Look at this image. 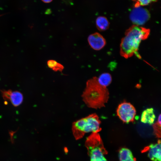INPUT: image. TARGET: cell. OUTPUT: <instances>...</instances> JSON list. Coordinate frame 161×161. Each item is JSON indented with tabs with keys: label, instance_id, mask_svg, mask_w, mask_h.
Returning a JSON list of instances; mask_svg holds the SVG:
<instances>
[{
	"label": "cell",
	"instance_id": "cell-12",
	"mask_svg": "<svg viewBox=\"0 0 161 161\" xmlns=\"http://www.w3.org/2000/svg\"><path fill=\"white\" fill-rule=\"evenodd\" d=\"M96 24L98 30L100 31H103L108 29L109 23L105 17L99 16L96 20Z\"/></svg>",
	"mask_w": 161,
	"mask_h": 161
},
{
	"label": "cell",
	"instance_id": "cell-5",
	"mask_svg": "<svg viewBox=\"0 0 161 161\" xmlns=\"http://www.w3.org/2000/svg\"><path fill=\"white\" fill-rule=\"evenodd\" d=\"M117 116L123 123H133L136 114L134 107L130 103L123 101L120 103L117 108Z\"/></svg>",
	"mask_w": 161,
	"mask_h": 161
},
{
	"label": "cell",
	"instance_id": "cell-16",
	"mask_svg": "<svg viewBox=\"0 0 161 161\" xmlns=\"http://www.w3.org/2000/svg\"><path fill=\"white\" fill-rule=\"evenodd\" d=\"M135 2V7L144 6L148 5L152 2H155L157 0H132Z\"/></svg>",
	"mask_w": 161,
	"mask_h": 161
},
{
	"label": "cell",
	"instance_id": "cell-8",
	"mask_svg": "<svg viewBox=\"0 0 161 161\" xmlns=\"http://www.w3.org/2000/svg\"><path fill=\"white\" fill-rule=\"evenodd\" d=\"M146 149L148 156L153 161H161V141L159 140L157 143L150 145Z\"/></svg>",
	"mask_w": 161,
	"mask_h": 161
},
{
	"label": "cell",
	"instance_id": "cell-17",
	"mask_svg": "<svg viewBox=\"0 0 161 161\" xmlns=\"http://www.w3.org/2000/svg\"><path fill=\"white\" fill-rule=\"evenodd\" d=\"M42 1L45 3H49L51 2L52 0H41Z\"/></svg>",
	"mask_w": 161,
	"mask_h": 161
},
{
	"label": "cell",
	"instance_id": "cell-9",
	"mask_svg": "<svg viewBox=\"0 0 161 161\" xmlns=\"http://www.w3.org/2000/svg\"><path fill=\"white\" fill-rule=\"evenodd\" d=\"M155 118L153 109L148 108L143 111L141 117V121L144 123L152 125Z\"/></svg>",
	"mask_w": 161,
	"mask_h": 161
},
{
	"label": "cell",
	"instance_id": "cell-7",
	"mask_svg": "<svg viewBox=\"0 0 161 161\" xmlns=\"http://www.w3.org/2000/svg\"><path fill=\"white\" fill-rule=\"evenodd\" d=\"M88 41L90 47L96 50L102 49L106 44L104 38L98 32H95L90 35L88 37Z\"/></svg>",
	"mask_w": 161,
	"mask_h": 161
},
{
	"label": "cell",
	"instance_id": "cell-6",
	"mask_svg": "<svg viewBox=\"0 0 161 161\" xmlns=\"http://www.w3.org/2000/svg\"><path fill=\"white\" fill-rule=\"evenodd\" d=\"M150 17L148 10L140 6L135 7L130 16V20L134 25L138 26L144 24Z\"/></svg>",
	"mask_w": 161,
	"mask_h": 161
},
{
	"label": "cell",
	"instance_id": "cell-15",
	"mask_svg": "<svg viewBox=\"0 0 161 161\" xmlns=\"http://www.w3.org/2000/svg\"><path fill=\"white\" fill-rule=\"evenodd\" d=\"M154 133L158 137H161V114L158 120L152 125Z\"/></svg>",
	"mask_w": 161,
	"mask_h": 161
},
{
	"label": "cell",
	"instance_id": "cell-11",
	"mask_svg": "<svg viewBox=\"0 0 161 161\" xmlns=\"http://www.w3.org/2000/svg\"><path fill=\"white\" fill-rule=\"evenodd\" d=\"M23 96L22 94L18 91H12L10 95L9 101L15 106L20 105L23 102Z\"/></svg>",
	"mask_w": 161,
	"mask_h": 161
},
{
	"label": "cell",
	"instance_id": "cell-3",
	"mask_svg": "<svg viewBox=\"0 0 161 161\" xmlns=\"http://www.w3.org/2000/svg\"><path fill=\"white\" fill-rule=\"evenodd\" d=\"M101 121L96 113H93L74 122L72 124L73 134L76 139L89 132H99L101 130Z\"/></svg>",
	"mask_w": 161,
	"mask_h": 161
},
{
	"label": "cell",
	"instance_id": "cell-1",
	"mask_svg": "<svg viewBox=\"0 0 161 161\" xmlns=\"http://www.w3.org/2000/svg\"><path fill=\"white\" fill-rule=\"evenodd\" d=\"M150 30L143 27L134 25L127 29L125 36L121 39L120 45L121 56L128 58L135 54L139 58V47L141 42L147 38Z\"/></svg>",
	"mask_w": 161,
	"mask_h": 161
},
{
	"label": "cell",
	"instance_id": "cell-2",
	"mask_svg": "<svg viewBox=\"0 0 161 161\" xmlns=\"http://www.w3.org/2000/svg\"><path fill=\"white\" fill-rule=\"evenodd\" d=\"M81 97L87 106L97 109L105 106L109 99V93L107 87L101 85L97 77H94L86 82Z\"/></svg>",
	"mask_w": 161,
	"mask_h": 161
},
{
	"label": "cell",
	"instance_id": "cell-4",
	"mask_svg": "<svg viewBox=\"0 0 161 161\" xmlns=\"http://www.w3.org/2000/svg\"><path fill=\"white\" fill-rule=\"evenodd\" d=\"M98 133H92L86 140L90 161H107L105 157L107 152Z\"/></svg>",
	"mask_w": 161,
	"mask_h": 161
},
{
	"label": "cell",
	"instance_id": "cell-13",
	"mask_svg": "<svg viewBox=\"0 0 161 161\" xmlns=\"http://www.w3.org/2000/svg\"><path fill=\"white\" fill-rule=\"evenodd\" d=\"M97 79L101 85L106 87L110 84L112 80L111 75L108 73L102 74L97 78Z\"/></svg>",
	"mask_w": 161,
	"mask_h": 161
},
{
	"label": "cell",
	"instance_id": "cell-10",
	"mask_svg": "<svg viewBox=\"0 0 161 161\" xmlns=\"http://www.w3.org/2000/svg\"><path fill=\"white\" fill-rule=\"evenodd\" d=\"M120 161H137L131 151L126 148L120 150L119 153Z\"/></svg>",
	"mask_w": 161,
	"mask_h": 161
},
{
	"label": "cell",
	"instance_id": "cell-14",
	"mask_svg": "<svg viewBox=\"0 0 161 161\" xmlns=\"http://www.w3.org/2000/svg\"><path fill=\"white\" fill-rule=\"evenodd\" d=\"M47 64L49 67L55 72L58 71L62 72L64 68V66L62 64L54 60L48 61Z\"/></svg>",
	"mask_w": 161,
	"mask_h": 161
}]
</instances>
